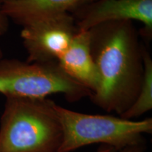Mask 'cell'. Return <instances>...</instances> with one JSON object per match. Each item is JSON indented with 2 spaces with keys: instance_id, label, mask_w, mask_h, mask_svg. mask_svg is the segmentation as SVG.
<instances>
[{
  "instance_id": "1",
  "label": "cell",
  "mask_w": 152,
  "mask_h": 152,
  "mask_svg": "<svg viewBox=\"0 0 152 152\" xmlns=\"http://www.w3.org/2000/svg\"><path fill=\"white\" fill-rule=\"evenodd\" d=\"M99 85L90 99L106 112L126 111L137 97L144 74V48L130 20L106 22L89 30Z\"/></svg>"
},
{
  "instance_id": "2",
  "label": "cell",
  "mask_w": 152,
  "mask_h": 152,
  "mask_svg": "<svg viewBox=\"0 0 152 152\" xmlns=\"http://www.w3.org/2000/svg\"><path fill=\"white\" fill-rule=\"evenodd\" d=\"M49 99L7 97L0 119V152H57L63 130Z\"/></svg>"
},
{
  "instance_id": "3",
  "label": "cell",
  "mask_w": 152,
  "mask_h": 152,
  "mask_svg": "<svg viewBox=\"0 0 152 152\" xmlns=\"http://www.w3.org/2000/svg\"><path fill=\"white\" fill-rule=\"evenodd\" d=\"M63 130L57 152H72L85 146L102 144L117 151L146 143L144 135L152 133V118L127 120L111 115H94L74 111L55 104Z\"/></svg>"
},
{
  "instance_id": "4",
  "label": "cell",
  "mask_w": 152,
  "mask_h": 152,
  "mask_svg": "<svg viewBox=\"0 0 152 152\" xmlns=\"http://www.w3.org/2000/svg\"><path fill=\"white\" fill-rule=\"evenodd\" d=\"M0 94L7 97L41 99L62 94L69 102L92 92L68 76L57 61L27 62L16 58L0 59Z\"/></svg>"
},
{
  "instance_id": "5",
  "label": "cell",
  "mask_w": 152,
  "mask_h": 152,
  "mask_svg": "<svg viewBox=\"0 0 152 152\" xmlns=\"http://www.w3.org/2000/svg\"><path fill=\"white\" fill-rule=\"evenodd\" d=\"M78 31L71 14L42 19L23 27L20 37L28 53L27 62L57 61Z\"/></svg>"
},
{
  "instance_id": "6",
  "label": "cell",
  "mask_w": 152,
  "mask_h": 152,
  "mask_svg": "<svg viewBox=\"0 0 152 152\" xmlns=\"http://www.w3.org/2000/svg\"><path fill=\"white\" fill-rule=\"evenodd\" d=\"M78 30L106 22L130 20L143 25L140 34L152 37V0H97L71 14Z\"/></svg>"
},
{
  "instance_id": "7",
  "label": "cell",
  "mask_w": 152,
  "mask_h": 152,
  "mask_svg": "<svg viewBox=\"0 0 152 152\" xmlns=\"http://www.w3.org/2000/svg\"><path fill=\"white\" fill-rule=\"evenodd\" d=\"M57 62L68 76L88 89L92 94L98 90L99 78L91 53L89 30H78Z\"/></svg>"
},
{
  "instance_id": "8",
  "label": "cell",
  "mask_w": 152,
  "mask_h": 152,
  "mask_svg": "<svg viewBox=\"0 0 152 152\" xmlns=\"http://www.w3.org/2000/svg\"><path fill=\"white\" fill-rule=\"evenodd\" d=\"M97 0H8L2 10L9 20L23 26L42 19L72 14Z\"/></svg>"
},
{
  "instance_id": "9",
  "label": "cell",
  "mask_w": 152,
  "mask_h": 152,
  "mask_svg": "<svg viewBox=\"0 0 152 152\" xmlns=\"http://www.w3.org/2000/svg\"><path fill=\"white\" fill-rule=\"evenodd\" d=\"M151 109L152 59L150 53L144 49L143 79L138 96L132 106L119 116L127 120H134L151 111Z\"/></svg>"
},
{
  "instance_id": "10",
  "label": "cell",
  "mask_w": 152,
  "mask_h": 152,
  "mask_svg": "<svg viewBox=\"0 0 152 152\" xmlns=\"http://www.w3.org/2000/svg\"><path fill=\"white\" fill-rule=\"evenodd\" d=\"M9 27V19L2 10V1L0 0V36L7 33Z\"/></svg>"
},
{
  "instance_id": "11",
  "label": "cell",
  "mask_w": 152,
  "mask_h": 152,
  "mask_svg": "<svg viewBox=\"0 0 152 152\" xmlns=\"http://www.w3.org/2000/svg\"><path fill=\"white\" fill-rule=\"evenodd\" d=\"M146 149H147V144L146 143H143L125 147L117 152H145Z\"/></svg>"
},
{
  "instance_id": "12",
  "label": "cell",
  "mask_w": 152,
  "mask_h": 152,
  "mask_svg": "<svg viewBox=\"0 0 152 152\" xmlns=\"http://www.w3.org/2000/svg\"><path fill=\"white\" fill-rule=\"evenodd\" d=\"M117 150H115L114 148L109 147V146L102 145L99 149L95 152H117Z\"/></svg>"
},
{
  "instance_id": "13",
  "label": "cell",
  "mask_w": 152,
  "mask_h": 152,
  "mask_svg": "<svg viewBox=\"0 0 152 152\" xmlns=\"http://www.w3.org/2000/svg\"><path fill=\"white\" fill-rule=\"evenodd\" d=\"M1 58H3V52L2 49L0 47V59H1Z\"/></svg>"
},
{
  "instance_id": "14",
  "label": "cell",
  "mask_w": 152,
  "mask_h": 152,
  "mask_svg": "<svg viewBox=\"0 0 152 152\" xmlns=\"http://www.w3.org/2000/svg\"><path fill=\"white\" fill-rule=\"evenodd\" d=\"M1 1H2V2H4V1H8V0H1Z\"/></svg>"
}]
</instances>
